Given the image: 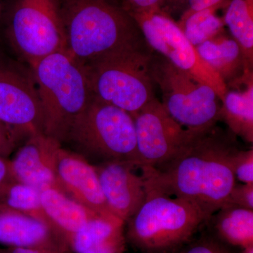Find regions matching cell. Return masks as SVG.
Here are the masks:
<instances>
[{"label": "cell", "instance_id": "ffe728a7", "mask_svg": "<svg viewBox=\"0 0 253 253\" xmlns=\"http://www.w3.org/2000/svg\"><path fill=\"white\" fill-rule=\"evenodd\" d=\"M206 226L226 246L241 249L253 245V211L226 204L213 213Z\"/></svg>", "mask_w": 253, "mask_h": 253}, {"label": "cell", "instance_id": "4316f807", "mask_svg": "<svg viewBox=\"0 0 253 253\" xmlns=\"http://www.w3.org/2000/svg\"><path fill=\"white\" fill-rule=\"evenodd\" d=\"M30 136L0 121V157L8 158Z\"/></svg>", "mask_w": 253, "mask_h": 253}, {"label": "cell", "instance_id": "5bb4252c", "mask_svg": "<svg viewBox=\"0 0 253 253\" xmlns=\"http://www.w3.org/2000/svg\"><path fill=\"white\" fill-rule=\"evenodd\" d=\"M60 145L44 134L30 136L9 159L15 180L40 191L51 188L63 192L54 170L55 153Z\"/></svg>", "mask_w": 253, "mask_h": 253}, {"label": "cell", "instance_id": "8fae6325", "mask_svg": "<svg viewBox=\"0 0 253 253\" xmlns=\"http://www.w3.org/2000/svg\"><path fill=\"white\" fill-rule=\"evenodd\" d=\"M0 121L28 136L44 134V114L31 74L0 62Z\"/></svg>", "mask_w": 253, "mask_h": 253}, {"label": "cell", "instance_id": "603a6c76", "mask_svg": "<svg viewBox=\"0 0 253 253\" xmlns=\"http://www.w3.org/2000/svg\"><path fill=\"white\" fill-rule=\"evenodd\" d=\"M227 5H216L180 16L178 26L196 47L224 31V20L217 16V10Z\"/></svg>", "mask_w": 253, "mask_h": 253}, {"label": "cell", "instance_id": "83f0119b", "mask_svg": "<svg viewBox=\"0 0 253 253\" xmlns=\"http://www.w3.org/2000/svg\"><path fill=\"white\" fill-rule=\"evenodd\" d=\"M226 204L236 205L253 211V184L237 183L233 187Z\"/></svg>", "mask_w": 253, "mask_h": 253}, {"label": "cell", "instance_id": "cb8c5ba5", "mask_svg": "<svg viewBox=\"0 0 253 253\" xmlns=\"http://www.w3.org/2000/svg\"><path fill=\"white\" fill-rule=\"evenodd\" d=\"M230 0H166L161 11L171 16L179 14L180 16L216 6L227 5Z\"/></svg>", "mask_w": 253, "mask_h": 253}, {"label": "cell", "instance_id": "7c38bea8", "mask_svg": "<svg viewBox=\"0 0 253 253\" xmlns=\"http://www.w3.org/2000/svg\"><path fill=\"white\" fill-rule=\"evenodd\" d=\"M54 170L65 194L99 215L116 217L108 207L94 166L83 156L60 145L55 153Z\"/></svg>", "mask_w": 253, "mask_h": 253}, {"label": "cell", "instance_id": "2e32d148", "mask_svg": "<svg viewBox=\"0 0 253 253\" xmlns=\"http://www.w3.org/2000/svg\"><path fill=\"white\" fill-rule=\"evenodd\" d=\"M125 222L96 216L64 239V253H125Z\"/></svg>", "mask_w": 253, "mask_h": 253}, {"label": "cell", "instance_id": "9a60e30c", "mask_svg": "<svg viewBox=\"0 0 253 253\" xmlns=\"http://www.w3.org/2000/svg\"><path fill=\"white\" fill-rule=\"evenodd\" d=\"M0 245L3 247L64 253V241L46 223L0 206Z\"/></svg>", "mask_w": 253, "mask_h": 253}, {"label": "cell", "instance_id": "1f68e13d", "mask_svg": "<svg viewBox=\"0 0 253 253\" xmlns=\"http://www.w3.org/2000/svg\"><path fill=\"white\" fill-rule=\"evenodd\" d=\"M13 0H0V28L4 25Z\"/></svg>", "mask_w": 253, "mask_h": 253}, {"label": "cell", "instance_id": "f546056e", "mask_svg": "<svg viewBox=\"0 0 253 253\" xmlns=\"http://www.w3.org/2000/svg\"><path fill=\"white\" fill-rule=\"evenodd\" d=\"M12 179H14L11 173L10 160L0 157V187Z\"/></svg>", "mask_w": 253, "mask_h": 253}, {"label": "cell", "instance_id": "8992f818", "mask_svg": "<svg viewBox=\"0 0 253 253\" xmlns=\"http://www.w3.org/2000/svg\"><path fill=\"white\" fill-rule=\"evenodd\" d=\"M153 50H129L84 66L93 97L131 116L156 97L151 73Z\"/></svg>", "mask_w": 253, "mask_h": 253}, {"label": "cell", "instance_id": "e0dca14e", "mask_svg": "<svg viewBox=\"0 0 253 253\" xmlns=\"http://www.w3.org/2000/svg\"><path fill=\"white\" fill-rule=\"evenodd\" d=\"M221 101L219 121H224L229 130L243 140L253 142V73L247 71L237 81L226 85Z\"/></svg>", "mask_w": 253, "mask_h": 253}, {"label": "cell", "instance_id": "44dd1931", "mask_svg": "<svg viewBox=\"0 0 253 253\" xmlns=\"http://www.w3.org/2000/svg\"><path fill=\"white\" fill-rule=\"evenodd\" d=\"M223 20L242 51L246 68L253 71V0H230Z\"/></svg>", "mask_w": 253, "mask_h": 253}, {"label": "cell", "instance_id": "7402d4cb", "mask_svg": "<svg viewBox=\"0 0 253 253\" xmlns=\"http://www.w3.org/2000/svg\"><path fill=\"white\" fill-rule=\"evenodd\" d=\"M41 194L39 189L12 179L0 187V206L37 218L52 228L42 206Z\"/></svg>", "mask_w": 253, "mask_h": 253}, {"label": "cell", "instance_id": "5b68a950", "mask_svg": "<svg viewBox=\"0 0 253 253\" xmlns=\"http://www.w3.org/2000/svg\"><path fill=\"white\" fill-rule=\"evenodd\" d=\"M66 142L91 164L125 161L139 169L134 118L94 97L75 120Z\"/></svg>", "mask_w": 253, "mask_h": 253}, {"label": "cell", "instance_id": "6da1fadb", "mask_svg": "<svg viewBox=\"0 0 253 253\" xmlns=\"http://www.w3.org/2000/svg\"><path fill=\"white\" fill-rule=\"evenodd\" d=\"M236 136L217 126L195 131L187 142L155 168H141L146 191L191 201L213 214L227 203L236 184L232 159Z\"/></svg>", "mask_w": 253, "mask_h": 253}, {"label": "cell", "instance_id": "3957f363", "mask_svg": "<svg viewBox=\"0 0 253 253\" xmlns=\"http://www.w3.org/2000/svg\"><path fill=\"white\" fill-rule=\"evenodd\" d=\"M146 191L126 221V239L141 253H176L206 226L212 214L187 200Z\"/></svg>", "mask_w": 253, "mask_h": 253}, {"label": "cell", "instance_id": "4dcf8cb0", "mask_svg": "<svg viewBox=\"0 0 253 253\" xmlns=\"http://www.w3.org/2000/svg\"><path fill=\"white\" fill-rule=\"evenodd\" d=\"M0 253H56L44 250L0 247Z\"/></svg>", "mask_w": 253, "mask_h": 253}, {"label": "cell", "instance_id": "ac0fdd59", "mask_svg": "<svg viewBox=\"0 0 253 253\" xmlns=\"http://www.w3.org/2000/svg\"><path fill=\"white\" fill-rule=\"evenodd\" d=\"M200 57L207 63L226 85L240 79L249 71L241 47L235 40L223 31L196 46Z\"/></svg>", "mask_w": 253, "mask_h": 253}, {"label": "cell", "instance_id": "484cf974", "mask_svg": "<svg viewBox=\"0 0 253 253\" xmlns=\"http://www.w3.org/2000/svg\"><path fill=\"white\" fill-rule=\"evenodd\" d=\"M236 180L243 184H253V149H239L232 159Z\"/></svg>", "mask_w": 253, "mask_h": 253}, {"label": "cell", "instance_id": "52a82bcc", "mask_svg": "<svg viewBox=\"0 0 253 253\" xmlns=\"http://www.w3.org/2000/svg\"><path fill=\"white\" fill-rule=\"evenodd\" d=\"M151 73L155 84L162 93L163 107L176 122L194 131L217 126L221 101L212 88L154 53Z\"/></svg>", "mask_w": 253, "mask_h": 253}, {"label": "cell", "instance_id": "f1b7e54d", "mask_svg": "<svg viewBox=\"0 0 253 253\" xmlns=\"http://www.w3.org/2000/svg\"><path fill=\"white\" fill-rule=\"evenodd\" d=\"M166 0H125L124 5L129 11H150L161 10Z\"/></svg>", "mask_w": 253, "mask_h": 253}, {"label": "cell", "instance_id": "d4e9b609", "mask_svg": "<svg viewBox=\"0 0 253 253\" xmlns=\"http://www.w3.org/2000/svg\"><path fill=\"white\" fill-rule=\"evenodd\" d=\"M176 253H234L229 246L223 244L211 234H204L191 240Z\"/></svg>", "mask_w": 253, "mask_h": 253}, {"label": "cell", "instance_id": "30bf717a", "mask_svg": "<svg viewBox=\"0 0 253 253\" xmlns=\"http://www.w3.org/2000/svg\"><path fill=\"white\" fill-rule=\"evenodd\" d=\"M139 167L155 168L167 161L194 134L176 122L157 98L132 116Z\"/></svg>", "mask_w": 253, "mask_h": 253}, {"label": "cell", "instance_id": "277c9868", "mask_svg": "<svg viewBox=\"0 0 253 253\" xmlns=\"http://www.w3.org/2000/svg\"><path fill=\"white\" fill-rule=\"evenodd\" d=\"M31 68L44 114V135L62 145L93 97L85 69L66 51L49 55Z\"/></svg>", "mask_w": 253, "mask_h": 253}, {"label": "cell", "instance_id": "7a4b0ae2", "mask_svg": "<svg viewBox=\"0 0 253 253\" xmlns=\"http://www.w3.org/2000/svg\"><path fill=\"white\" fill-rule=\"evenodd\" d=\"M66 52L84 66L129 50L150 48L139 25L115 0H57Z\"/></svg>", "mask_w": 253, "mask_h": 253}, {"label": "cell", "instance_id": "d6a6232c", "mask_svg": "<svg viewBox=\"0 0 253 253\" xmlns=\"http://www.w3.org/2000/svg\"><path fill=\"white\" fill-rule=\"evenodd\" d=\"M241 253H253V245L252 246H248V247L244 248V249H241Z\"/></svg>", "mask_w": 253, "mask_h": 253}, {"label": "cell", "instance_id": "d6986e66", "mask_svg": "<svg viewBox=\"0 0 253 253\" xmlns=\"http://www.w3.org/2000/svg\"><path fill=\"white\" fill-rule=\"evenodd\" d=\"M41 199L51 227L62 237L63 241L99 215L59 190L51 188L42 190Z\"/></svg>", "mask_w": 253, "mask_h": 253}, {"label": "cell", "instance_id": "ba28073f", "mask_svg": "<svg viewBox=\"0 0 253 253\" xmlns=\"http://www.w3.org/2000/svg\"><path fill=\"white\" fill-rule=\"evenodd\" d=\"M4 25L13 46L30 66L66 51L57 0H13Z\"/></svg>", "mask_w": 253, "mask_h": 253}, {"label": "cell", "instance_id": "4fadbf2b", "mask_svg": "<svg viewBox=\"0 0 253 253\" xmlns=\"http://www.w3.org/2000/svg\"><path fill=\"white\" fill-rule=\"evenodd\" d=\"M93 166L108 207L115 217L126 224L146 200L142 176L134 173L137 168L129 162L112 161Z\"/></svg>", "mask_w": 253, "mask_h": 253}, {"label": "cell", "instance_id": "9c48e42d", "mask_svg": "<svg viewBox=\"0 0 253 253\" xmlns=\"http://www.w3.org/2000/svg\"><path fill=\"white\" fill-rule=\"evenodd\" d=\"M129 12L153 51L199 83L212 88L222 101L227 91L225 83L200 57L196 47L188 41L176 21L161 10Z\"/></svg>", "mask_w": 253, "mask_h": 253}]
</instances>
